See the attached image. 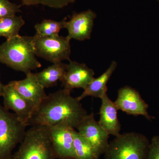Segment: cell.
Wrapping results in <instances>:
<instances>
[{
	"label": "cell",
	"mask_w": 159,
	"mask_h": 159,
	"mask_svg": "<svg viewBox=\"0 0 159 159\" xmlns=\"http://www.w3.org/2000/svg\"><path fill=\"white\" fill-rule=\"evenodd\" d=\"M51 144L57 159H74V136L75 129L61 123L48 127Z\"/></svg>",
	"instance_id": "9"
},
{
	"label": "cell",
	"mask_w": 159,
	"mask_h": 159,
	"mask_svg": "<svg viewBox=\"0 0 159 159\" xmlns=\"http://www.w3.org/2000/svg\"><path fill=\"white\" fill-rule=\"evenodd\" d=\"M0 63L26 74L40 68L35 55L33 36L19 35L0 45Z\"/></svg>",
	"instance_id": "2"
},
{
	"label": "cell",
	"mask_w": 159,
	"mask_h": 159,
	"mask_svg": "<svg viewBox=\"0 0 159 159\" xmlns=\"http://www.w3.org/2000/svg\"><path fill=\"white\" fill-rule=\"evenodd\" d=\"M101 104L99 109V125L108 134L116 137L120 134L121 125L118 119V111L114 102L107 93L101 98Z\"/></svg>",
	"instance_id": "14"
},
{
	"label": "cell",
	"mask_w": 159,
	"mask_h": 159,
	"mask_svg": "<svg viewBox=\"0 0 159 159\" xmlns=\"http://www.w3.org/2000/svg\"><path fill=\"white\" fill-rule=\"evenodd\" d=\"M117 63L113 61L110 66L100 76L95 78L84 89L82 93L77 97L81 101L83 99L88 97H93L101 99L103 95L107 93V84L112 75L116 69Z\"/></svg>",
	"instance_id": "15"
},
{
	"label": "cell",
	"mask_w": 159,
	"mask_h": 159,
	"mask_svg": "<svg viewBox=\"0 0 159 159\" xmlns=\"http://www.w3.org/2000/svg\"><path fill=\"white\" fill-rule=\"evenodd\" d=\"M145 159H159V135L152 137Z\"/></svg>",
	"instance_id": "22"
},
{
	"label": "cell",
	"mask_w": 159,
	"mask_h": 159,
	"mask_svg": "<svg viewBox=\"0 0 159 159\" xmlns=\"http://www.w3.org/2000/svg\"><path fill=\"white\" fill-rule=\"evenodd\" d=\"M2 97L4 107L7 110L13 111L22 121L28 125L36 108L35 104L23 97L9 82L8 84H4Z\"/></svg>",
	"instance_id": "10"
},
{
	"label": "cell",
	"mask_w": 159,
	"mask_h": 159,
	"mask_svg": "<svg viewBox=\"0 0 159 159\" xmlns=\"http://www.w3.org/2000/svg\"><path fill=\"white\" fill-rule=\"evenodd\" d=\"M33 38L34 52L37 57L53 64L71 60V40L67 36H43L35 34Z\"/></svg>",
	"instance_id": "6"
},
{
	"label": "cell",
	"mask_w": 159,
	"mask_h": 159,
	"mask_svg": "<svg viewBox=\"0 0 159 159\" xmlns=\"http://www.w3.org/2000/svg\"><path fill=\"white\" fill-rule=\"evenodd\" d=\"M10 159H57L51 144L48 127L31 126Z\"/></svg>",
	"instance_id": "3"
},
{
	"label": "cell",
	"mask_w": 159,
	"mask_h": 159,
	"mask_svg": "<svg viewBox=\"0 0 159 159\" xmlns=\"http://www.w3.org/2000/svg\"><path fill=\"white\" fill-rule=\"evenodd\" d=\"M67 20L65 17L61 21L44 20L40 23L34 25L36 34L43 36H51L59 35L61 30L65 29V24Z\"/></svg>",
	"instance_id": "19"
},
{
	"label": "cell",
	"mask_w": 159,
	"mask_h": 159,
	"mask_svg": "<svg viewBox=\"0 0 159 159\" xmlns=\"http://www.w3.org/2000/svg\"><path fill=\"white\" fill-rule=\"evenodd\" d=\"M67 65L62 62L53 63L35 74L44 88H49L55 86L58 81H61L65 74Z\"/></svg>",
	"instance_id": "16"
},
{
	"label": "cell",
	"mask_w": 159,
	"mask_h": 159,
	"mask_svg": "<svg viewBox=\"0 0 159 159\" xmlns=\"http://www.w3.org/2000/svg\"><path fill=\"white\" fill-rule=\"evenodd\" d=\"M114 103L118 110L122 111L127 115L143 116L148 120L155 118L148 113V105L142 99L139 92L129 86L119 89Z\"/></svg>",
	"instance_id": "7"
},
{
	"label": "cell",
	"mask_w": 159,
	"mask_h": 159,
	"mask_svg": "<svg viewBox=\"0 0 159 159\" xmlns=\"http://www.w3.org/2000/svg\"><path fill=\"white\" fill-rule=\"evenodd\" d=\"M27 123L0 103V159H10L12 152L22 142Z\"/></svg>",
	"instance_id": "5"
},
{
	"label": "cell",
	"mask_w": 159,
	"mask_h": 159,
	"mask_svg": "<svg viewBox=\"0 0 159 159\" xmlns=\"http://www.w3.org/2000/svg\"><path fill=\"white\" fill-rule=\"evenodd\" d=\"M157 1H158V2H159V0H157Z\"/></svg>",
	"instance_id": "24"
},
{
	"label": "cell",
	"mask_w": 159,
	"mask_h": 159,
	"mask_svg": "<svg viewBox=\"0 0 159 159\" xmlns=\"http://www.w3.org/2000/svg\"><path fill=\"white\" fill-rule=\"evenodd\" d=\"M22 5L28 6H42L60 9L74 3L77 0H20Z\"/></svg>",
	"instance_id": "20"
},
{
	"label": "cell",
	"mask_w": 159,
	"mask_h": 159,
	"mask_svg": "<svg viewBox=\"0 0 159 159\" xmlns=\"http://www.w3.org/2000/svg\"><path fill=\"white\" fill-rule=\"evenodd\" d=\"M25 24V20L21 16L15 15L0 20V37L8 40L19 35L20 30Z\"/></svg>",
	"instance_id": "18"
},
{
	"label": "cell",
	"mask_w": 159,
	"mask_h": 159,
	"mask_svg": "<svg viewBox=\"0 0 159 159\" xmlns=\"http://www.w3.org/2000/svg\"><path fill=\"white\" fill-rule=\"evenodd\" d=\"M80 102L64 89L51 93L36 107L28 126L50 127L65 123L76 129L88 115Z\"/></svg>",
	"instance_id": "1"
},
{
	"label": "cell",
	"mask_w": 159,
	"mask_h": 159,
	"mask_svg": "<svg viewBox=\"0 0 159 159\" xmlns=\"http://www.w3.org/2000/svg\"><path fill=\"white\" fill-rule=\"evenodd\" d=\"M20 7L9 0H0V20L16 15V13L21 11Z\"/></svg>",
	"instance_id": "21"
},
{
	"label": "cell",
	"mask_w": 159,
	"mask_h": 159,
	"mask_svg": "<svg viewBox=\"0 0 159 159\" xmlns=\"http://www.w3.org/2000/svg\"><path fill=\"white\" fill-rule=\"evenodd\" d=\"M74 159H99L93 146L76 129L74 136Z\"/></svg>",
	"instance_id": "17"
},
{
	"label": "cell",
	"mask_w": 159,
	"mask_h": 159,
	"mask_svg": "<svg viewBox=\"0 0 159 159\" xmlns=\"http://www.w3.org/2000/svg\"><path fill=\"white\" fill-rule=\"evenodd\" d=\"M4 85V84L2 83V81H1V74H0V97H2V95L3 89Z\"/></svg>",
	"instance_id": "23"
},
{
	"label": "cell",
	"mask_w": 159,
	"mask_h": 159,
	"mask_svg": "<svg viewBox=\"0 0 159 159\" xmlns=\"http://www.w3.org/2000/svg\"><path fill=\"white\" fill-rule=\"evenodd\" d=\"M26 75L25 79L9 83L21 95L33 102L37 107L48 95L35 74L31 72Z\"/></svg>",
	"instance_id": "13"
},
{
	"label": "cell",
	"mask_w": 159,
	"mask_h": 159,
	"mask_svg": "<svg viewBox=\"0 0 159 159\" xmlns=\"http://www.w3.org/2000/svg\"><path fill=\"white\" fill-rule=\"evenodd\" d=\"M96 17V13L91 9L74 13L65 24V29L68 32L67 37L80 41L90 39Z\"/></svg>",
	"instance_id": "11"
},
{
	"label": "cell",
	"mask_w": 159,
	"mask_h": 159,
	"mask_svg": "<svg viewBox=\"0 0 159 159\" xmlns=\"http://www.w3.org/2000/svg\"><path fill=\"white\" fill-rule=\"evenodd\" d=\"M150 141L143 134L124 133L109 142L104 159H145Z\"/></svg>",
	"instance_id": "4"
},
{
	"label": "cell",
	"mask_w": 159,
	"mask_h": 159,
	"mask_svg": "<svg viewBox=\"0 0 159 159\" xmlns=\"http://www.w3.org/2000/svg\"><path fill=\"white\" fill-rule=\"evenodd\" d=\"M76 129L91 144L99 157L104 154L109 143V135L99 125L93 113L84 117Z\"/></svg>",
	"instance_id": "8"
},
{
	"label": "cell",
	"mask_w": 159,
	"mask_h": 159,
	"mask_svg": "<svg viewBox=\"0 0 159 159\" xmlns=\"http://www.w3.org/2000/svg\"><path fill=\"white\" fill-rule=\"evenodd\" d=\"M95 72L85 64L70 61L62 80L63 88L71 92L75 89L87 87L94 78Z\"/></svg>",
	"instance_id": "12"
}]
</instances>
